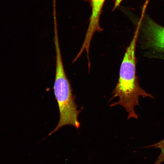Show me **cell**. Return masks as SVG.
Masks as SVG:
<instances>
[{"label": "cell", "instance_id": "cell-1", "mask_svg": "<svg viewBox=\"0 0 164 164\" xmlns=\"http://www.w3.org/2000/svg\"><path fill=\"white\" fill-rule=\"evenodd\" d=\"M138 31V29L136 28L132 41L126 49L120 68L118 80L110 100L118 97V100L111 104L110 106L120 105L124 107L128 114V119L138 118L135 107L139 105L140 97L155 98L152 94L140 86L136 75L135 52Z\"/></svg>", "mask_w": 164, "mask_h": 164}, {"label": "cell", "instance_id": "cell-2", "mask_svg": "<svg viewBox=\"0 0 164 164\" xmlns=\"http://www.w3.org/2000/svg\"><path fill=\"white\" fill-rule=\"evenodd\" d=\"M56 70L53 89L59 110L60 119L57 126L50 135L63 126L69 125L78 128V116L82 109L77 110L75 97L64 69L61 56L56 57Z\"/></svg>", "mask_w": 164, "mask_h": 164}, {"label": "cell", "instance_id": "cell-3", "mask_svg": "<svg viewBox=\"0 0 164 164\" xmlns=\"http://www.w3.org/2000/svg\"><path fill=\"white\" fill-rule=\"evenodd\" d=\"M137 24V43L142 56L149 59L164 60V26L146 14Z\"/></svg>", "mask_w": 164, "mask_h": 164}, {"label": "cell", "instance_id": "cell-4", "mask_svg": "<svg viewBox=\"0 0 164 164\" xmlns=\"http://www.w3.org/2000/svg\"><path fill=\"white\" fill-rule=\"evenodd\" d=\"M86 0L88 1L90 3L92 9V12L84 43L86 45H89L94 33L96 32H100L103 29L100 26L99 19L102 8L105 0Z\"/></svg>", "mask_w": 164, "mask_h": 164}, {"label": "cell", "instance_id": "cell-5", "mask_svg": "<svg viewBox=\"0 0 164 164\" xmlns=\"http://www.w3.org/2000/svg\"><path fill=\"white\" fill-rule=\"evenodd\" d=\"M144 148H157L161 150L160 154L154 164H161L164 161V139L156 143L146 146Z\"/></svg>", "mask_w": 164, "mask_h": 164}, {"label": "cell", "instance_id": "cell-6", "mask_svg": "<svg viewBox=\"0 0 164 164\" xmlns=\"http://www.w3.org/2000/svg\"><path fill=\"white\" fill-rule=\"evenodd\" d=\"M122 1V0H115L114 6L113 10H114L120 5L121 2Z\"/></svg>", "mask_w": 164, "mask_h": 164}]
</instances>
